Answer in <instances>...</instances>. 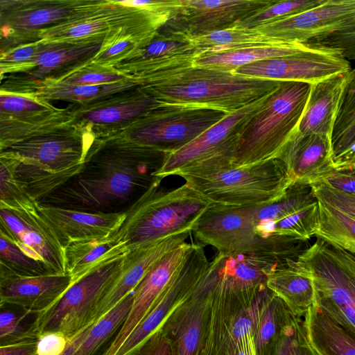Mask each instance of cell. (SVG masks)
<instances>
[{"label": "cell", "mask_w": 355, "mask_h": 355, "mask_svg": "<svg viewBox=\"0 0 355 355\" xmlns=\"http://www.w3.org/2000/svg\"><path fill=\"white\" fill-rule=\"evenodd\" d=\"M318 227V200L264 228L260 235L265 239H288L306 241L315 236Z\"/></svg>", "instance_id": "34"}, {"label": "cell", "mask_w": 355, "mask_h": 355, "mask_svg": "<svg viewBox=\"0 0 355 355\" xmlns=\"http://www.w3.org/2000/svg\"><path fill=\"white\" fill-rule=\"evenodd\" d=\"M164 153L127 139L89 150L80 171L42 200L94 213L126 212L157 180Z\"/></svg>", "instance_id": "1"}, {"label": "cell", "mask_w": 355, "mask_h": 355, "mask_svg": "<svg viewBox=\"0 0 355 355\" xmlns=\"http://www.w3.org/2000/svg\"><path fill=\"white\" fill-rule=\"evenodd\" d=\"M0 208H35V201L17 179L10 156L1 152L0 157Z\"/></svg>", "instance_id": "37"}, {"label": "cell", "mask_w": 355, "mask_h": 355, "mask_svg": "<svg viewBox=\"0 0 355 355\" xmlns=\"http://www.w3.org/2000/svg\"><path fill=\"white\" fill-rule=\"evenodd\" d=\"M312 47L313 46L309 44L297 42L250 47L205 55L196 60L194 66L234 71L246 64L302 53Z\"/></svg>", "instance_id": "29"}, {"label": "cell", "mask_w": 355, "mask_h": 355, "mask_svg": "<svg viewBox=\"0 0 355 355\" xmlns=\"http://www.w3.org/2000/svg\"><path fill=\"white\" fill-rule=\"evenodd\" d=\"M225 255L218 253L193 297L177 309L161 330L169 339L173 355H200L209 321L214 287Z\"/></svg>", "instance_id": "15"}, {"label": "cell", "mask_w": 355, "mask_h": 355, "mask_svg": "<svg viewBox=\"0 0 355 355\" xmlns=\"http://www.w3.org/2000/svg\"><path fill=\"white\" fill-rule=\"evenodd\" d=\"M293 183L311 185L322 181L336 166L331 138L297 132L279 158Z\"/></svg>", "instance_id": "24"}, {"label": "cell", "mask_w": 355, "mask_h": 355, "mask_svg": "<svg viewBox=\"0 0 355 355\" xmlns=\"http://www.w3.org/2000/svg\"><path fill=\"white\" fill-rule=\"evenodd\" d=\"M268 96L227 114L189 144L165 154L154 175L162 180L170 175L232 164L241 128L263 106Z\"/></svg>", "instance_id": "8"}, {"label": "cell", "mask_w": 355, "mask_h": 355, "mask_svg": "<svg viewBox=\"0 0 355 355\" xmlns=\"http://www.w3.org/2000/svg\"><path fill=\"white\" fill-rule=\"evenodd\" d=\"M155 181L125 212L115 234L128 250L182 232H192L196 224L213 204L185 182L164 190Z\"/></svg>", "instance_id": "4"}, {"label": "cell", "mask_w": 355, "mask_h": 355, "mask_svg": "<svg viewBox=\"0 0 355 355\" xmlns=\"http://www.w3.org/2000/svg\"><path fill=\"white\" fill-rule=\"evenodd\" d=\"M128 85L115 83L98 85H60L47 93L51 98L85 101L93 100L114 94L126 88Z\"/></svg>", "instance_id": "42"}, {"label": "cell", "mask_w": 355, "mask_h": 355, "mask_svg": "<svg viewBox=\"0 0 355 355\" xmlns=\"http://www.w3.org/2000/svg\"><path fill=\"white\" fill-rule=\"evenodd\" d=\"M294 316L283 300L271 291L263 306L254 332L257 355H272L284 327Z\"/></svg>", "instance_id": "32"}, {"label": "cell", "mask_w": 355, "mask_h": 355, "mask_svg": "<svg viewBox=\"0 0 355 355\" xmlns=\"http://www.w3.org/2000/svg\"><path fill=\"white\" fill-rule=\"evenodd\" d=\"M192 233L198 243L214 247L225 255L244 254L292 258L295 243L291 239H265L255 232L250 206H225L213 203L202 215Z\"/></svg>", "instance_id": "6"}, {"label": "cell", "mask_w": 355, "mask_h": 355, "mask_svg": "<svg viewBox=\"0 0 355 355\" xmlns=\"http://www.w3.org/2000/svg\"><path fill=\"white\" fill-rule=\"evenodd\" d=\"M39 51L34 45H26L19 47L5 56L2 62L8 63H24L31 61Z\"/></svg>", "instance_id": "53"}, {"label": "cell", "mask_w": 355, "mask_h": 355, "mask_svg": "<svg viewBox=\"0 0 355 355\" xmlns=\"http://www.w3.org/2000/svg\"><path fill=\"white\" fill-rule=\"evenodd\" d=\"M31 314L23 311L21 314L10 311H1L0 313L1 345L36 337L31 332V324H25L24 320Z\"/></svg>", "instance_id": "43"}, {"label": "cell", "mask_w": 355, "mask_h": 355, "mask_svg": "<svg viewBox=\"0 0 355 355\" xmlns=\"http://www.w3.org/2000/svg\"><path fill=\"white\" fill-rule=\"evenodd\" d=\"M275 0H179L175 16L166 25L189 37L234 26Z\"/></svg>", "instance_id": "17"}, {"label": "cell", "mask_w": 355, "mask_h": 355, "mask_svg": "<svg viewBox=\"0 0 355 355\" xmlns=\"http://www.w3.org/2000/svg\"><path fill=\"white\" fill-rule=\"evenodd\" d=\"M210 264L204 245L195 243L184 265L157 300L150 311L135 327L116 355H130L196 292Z\"/></svg>", "instance_id": "12"}, {"label": "cell", "mask_w": 355, "mask_h": 355, "mask_svg": "<svg viewBox=\"0 0 355 355\" xmlns=\"http://www.w3.org/2000/svg\"><path fill=\"white\" fill-rule=\"evenodd\" d=\"M317 201L311 185L293 183L278 200L250 206L256 233Z\"/></svg>", "instance_id": "31"}, {"label": "cell", "mask_w": 355, "mask_h": 355, "mask_svg": "<svg viewBox=\"0 0 355 355\" xmlns=\"http://www.w3.org/2000/svg\"><path fill=\"white\" fill-rule=\"evenodd\" d=\"M157 105L156 101L144 92L140 98L114 105L96 108L86 112L84 118L94 123H113L128 121L141 116Z\"/></svg>", "instance_id": "38"}, {"label": "cell", "mask_w": 355, "mask_h": 355, "mask_svg": "<svg viewBox=\"0 0 355 355\" xmlns=\"http://www.w3.org/2000/svg\"><path fill=\"white\" fill-rule=\"evenodd\" d=\"M315 236L355 255V218L320 200Z\"/></svg>", "instance_id": "33"}, {"label": "cell", "mask_w": 355, "mask_h": 355, "mask_svg": "<svg viewBox=\"0 0 355 355\" xmlns=\"http://www.w3.org/2000/svg\"><path fill=\"white\" fill-rule=\"evenodd\" d=\"M130 355H173L169 339L159 329Z\"/></svg>", "instance_id": "50"}, {"label": "cell", "mask_w": 355, "mask_h": 355, "mask_svg": "<svg viewBox=\"0 0 355 355\" xmlns=\"http://www.w3.org/2000/svg\"><path fill=\"white\" fill-rule=\"evenodd\" d=\"M180 177L212 203L236 207L272 203L293 183L280 159L245 167L225 164Z\"/></svg>", "instance_id": "5"}, {"label": "cell", "mask_w": 355, "mask_h": 355, "mask_svg": "<svg viewBox=\"0 0 355 355\" xmlns=\"http://www.w3.org/2000/svg\"><path fill=\"white\" fill-rule=\"evenodd\" d=\"M186 231L136 246L123 257L121 269L99 302L93 315L96 322L132 293L147 272L168 252L186 242Z\"/></svg>", "instance_id": "19"}, {"label": "cell", "mask_w": 355, "mask_h": 355, "mask_svg": "<svg viewBox=\"0 0 355 355\" xmlns=\"http://www.w3.org/2000/svg\"><path fill=\"white\" fill-rule=\"evenodd\" d=\"M37 337L1 345L0 355H36Z\"/></svg>", "instance_id": "51"}, {"label": "cell", "mask_w": 355, "mask_h": 355, "mask_svg": "<svg viewBox=\"0 0 355 355\" xmlns=\"http://www.w3.org/2000/svg\"><path fill=\"white\" fill-rule=\"evenodd\" d=\"M312 46L309 51L246 64L234 72L261 79L313 85L352 69L350 61L340 51Z\"/></svg>", "instance_id": "14"}, {"label": "cell", "mask_w": 355, "mask_h": 355, "mask_svg": "<svg viewBox=\"0 0 355 355\" xmlns=\"http://www.w3.org/2000/svg\"><path fill=\"white\" fill-rule=\"evenodd\" d=\"M347 73L331 76L311 85L309 99L297 132L302 135L318 134L331 138Z\"/></svg>", "instance_id": "25"}, {"label": "cell", "mask_w": 355, "mask_h": 355, "mask_svg": "<svg viewBox=\"0 0 355 355\" xmlns=\"http://www.w3.org/2000/svg\"><path fill=\"white\" fill-rule=\"evenodd\" d=\"M94 322L87 325L79 333L69 340L68 345L65 351L61 355H73L76 349L81 345Z\"/></svg>", "instance_id": "54"}, {"label": "cell", "mask_w": 355, "mask_h": 355, "mask_svg": "<svg viewBox=\"0 0 355 355\" xmlns=\"http://www.w3.org/2000/svg\"><path fill=\"white\" fill-rule=\"evenodd\" d=\"M69 340L58 332H44L37 336L36 355H61Z\"/></svg>", "instance_id": "48"}, {"label": "cell", "mask_w": 355, "mask_h": 355, "mask_svg": "<svg viewBox=\"0 0 355 355\" xmlns=\"http://www.w3.org/2000/svg\"><path fill=\"white\" fill-rule=\"evenodd\" d=\"M131 45V42L123 40L120 41L110 46L108 49L105 50L102 54L101 58H107L115 55H118L123 51H124L126 49H128Z\"/></svg>", "instance_id": "56"}, {"label": "cell", "mask_w": 355, "mask_h": 355, "mask_svg": "<svg viewBox=\"0 0 355 355\" xmlns=\"http://www.w3.org/2000/svg\"><path fill=\"white\" fill-rule=\"evenodd\" d=\"M0 230L25 253L42 263L51 274L67 273L64 248L37 207L0 208Z\"/></svg>", "instance_id": "16"}, {"label": "cell", "mask_w": 355, "mask_h": 355, "mask_svg": "<svg viewBox=\"0 0 355 355\" xmlns=\"http://www.w3.org/2000/svg\"><path fill=\"white\" fill-rule=\"evenodd\" d=\"M104 27L101 21L94 20L80 22L67 29L62 35L69 37H83L98 33Z\"/></svg>", "instance_id": "52"}, {"label": "cell", "mask_w": 355, "mask_h": 355, "mask_svg": "<svg viewBox=\"0 0 355 355\" xmlns=\"http://www.w3.org/2000/svg\"><path fill=\"white\" fill-rule=\"evenodd\" d=\"M227 114L203 108L157 104L141 115L127 140L164 154L189 144Z\"/></svg>", "instance_id": "11"}, {"label": "cell", "mask_w": 355, "mask_h": 355, "mask_svg": "<svg viewBox=\"0 0 355 355\" xmlns=\"http://www.w3.org/2000/svg\"><path fill=\"white\" fill-rule=\"evenodd\" d=\"M195 243H183L162 257L147 272L133 291V303L126 320L102 355H116L183 267Z\"/></svg>", "instance_id": "18"}, {"label": "cell", "mask_w": 355, "mask_h": 355, "mask_svg": "<svg viewBox=\"0 0 355 355\" xmlns=\"http://www.w3.org/2000/svg\"><path fill=\"white\" fill-rule=\"evenodd\" d=\"M255 28L282 42L302 44L355 31V0H324L319 6Z\"/></svg>", "instance_id": "13"}, {"label": "cell", "mask_w": 355, "mask_h": 355, "mask_svg": "<svg viewBox=\"0 0 355 355\" xmlns=\"http://www.w3.org/2000/svg\"><path fill=\"white\" fill-rule=\"evenodd\" d=\"M311 187L318 200L328 203L355 218V194L336 190L322 182L312 184Z\"/></svg>", "instance_id": "45"}, {"label": "cell", "mask_w": 355, "mask_h": 355, "mask_svg": "<svg viewBox=\"0 0 355 355\" xmlns=\"http://www.w3.org/2000/svg\"><path fill=\"white\" fill-rule=\"evenodd\" d=\"M235 355H257L254 343V336L243 341L239 345Z\"/></svg>", "instance_id": "55"}, {"label": "cell", "mask_w": 355, "mask_h": 355, "mask_svg": "<svg viewBox=\"0 0 355 355\" xmlns=\"http://www.w3.org/2000/svg\"><path fill=\"white\" fill-rule=\"evenodd\" d=\"M1 151L13 153L51 173H78L89 147L79 137L50 135L21 139Z\"/></svg>", "instance_id": "20"}, {"label": "cell", "mask_w": 355, "mask_h": 355, "mask_svg": "<svg viewBox=\"0 0 355 355\" xmlns=\"http://www.w3.org/2000/svg\"><path fill=\"white\" fill-rule=\"evenodd\" d=\"M123 257L103 265L72 284L54 306L35 316L32 334L37 337L44 332H58L69 340L94 322V311L119 273Z\"/></svg>", "instance_id": "10"}, {"label": "cell", "mask_w": 355, "mask_h": 355, "mask_svg": "<svg viewBox=\"0 0 355 355\" xmlns=\"http://www.w3.org/2000/svg\"><path fill=\"white\" fill-rule=\"evenodd\" d=\"M1 112L22 113L39 110L41 105L28 97L8 94H1L0 97Z\"/></svg>", "instance_id": "49"}, {"label": "cell", "mask_w": 355, "mask_h": 355, "mask_svg": "<svg viewBox=\"0 0 355 355\" xmlns=\"http://www.w3.org/2000/svg\"><path fill=\"white\" fill-rule=\"evenodd\" d=\"M286 262L309 275L316 298L336 306L355 327V255L317 238Z\"/></svg>", "instance_id": "9"}, {"label": "cell", "mask_w": 355, "mask_h": 355, "mask_svg": "<svg viewBox=\"0 0 355 355\" xmlns=\"http://www.w3.org/2000/svg\"><path fill=\"white\" fill-rule=\"evenodd\" d=\"M190 37L199 57L250 47L286 43L268 37L255 28L237 26Z\"/></svg>", "instance_id": "30"}, {"label": "cell", "mask_w": 355, "mask_h": 355, "mask_svg": "<svg viewBox=\"0 0 355 355\" xmlns=\"http://www.w3.org/2000/svg\"><path fill=\"white\" fill-rule=\"evenodd\" d=\"M72 284L67 273L20 277L0 266L1 305L37 315L54 306Z\"/></svg>", "instance_id": "21"}, {"label": "cell", "mask_w": 355, "mask_h": 355, "mask_svg": "<svg viewBox=\"0 0 355 355\" xmlns=\"http://www.w3.org/2000/svg\"><path fill=\"white\" fill-rule=\"evenodd\" d=\"M303 323L317 355H355V327L334 305L316 298Z\"/></svg>", "instance_id": "23"}, {"label": "cell", "mask_w": 355, "mask_h": 355, "mask_svg": "<svg viewBox=\"0 0 355 355\" xmlns=\"http://www.w3.org/2000/svg\"><path fill=\"white\" fill-rule=\"evenodd\" d=\"M129 251L116 234L108 237L75 241L64 247L67 274L73 284L103 265L119 259Z\"/></svg>", "instance_id": "26"}, {"label": "cell", "mask_w": 355, "mask_h": 355, "mask_svg": "<svg viewBox=\"0 0 355 355\" xmlns=\"http://www.w3.org/2000/svg\"><path fill=\"white\" fill-rule=\"evenodd\" d=\"M311 85L282 82L243 125L231 165L245 167L279 159L297 133Z\"/></svg>", "instance_id": "3"}, {"label": "cell", "mask_w": 355, "mask_h": 355, "mask_svg": "<svg viewBox=\"0 0 355 355\" xmlns=\"http://www.w3.org/2000/svg\"><path fill=\"white\" fill-rule=\"evenodd\" d=\"M320 182L342 192L355 194V163L336 166Z\"/></svg>", "instance_id": "46"}, {"label": "cell", "mask_w": 355, "mask_h": 355, "mask_svg": "<svg viewBox=\"0 0 355 355\" xmlns=\"http://www.w3.org/2000/svg\"><path fill=\"white\" fill-rule=\"evenodd\" d=\"M324 0H275L272 3L258 12L239 21L235 26L257 28L319 6Z\"/></svg>", "instance_id": "39"}, {"label": "cell", "mask_w": 355, "mask_h": 355, "mask_svg": "<svg viewBox=\"0 0 355 355\" xmlns=\"http://www.w3.org/2000/svg\"><path fill=\"white\" fill-rule=\"evenodd\" d=\"M68 9L60 6H46L33 9L18 15L13 24L18 28H37L64 17Z\"/></svg>", "instance_id": "44"}, {"label": "cell", "mask_w": 355, "mask_h": 355, "mask_svg": "<svg viewBox=\"0 0 355 355\" xmlns=\"http://www.w3.org/2000/svg\"><path fill=\"white\" fill-rule=\"evenodd\" d=\"M270 292L267 288L257 295L240 294L226 285L220 272L213 289L200 355H235L239 345L254 336L261 312Z\"/></svg>", "instance_id": "7"}, {"label": "cell", "mask_w": 355, "mask_h": 355, "mask_svg": "<svg viewBox=\"0 0 355 355\" xmlns=\"http://www.w3.org/2000/svg\"><path fill=\"white\" fill-rule=\"evenodd\" d=\"M122 76L114 73L87 71L73 74L64 80L61 85H98L119 83Z\"/></svg>", "instance_id": "47"}, {"label": "cell", "mask_w": 355, "mask_h": 355, "mask_svg": "<svg viewBox=\"0 0 355 355\" xmlns=\"http://www.w3.org/2000/svg\"><path fill=\"white\" fill-rule=\"evenodd\" d=\"M37 209L63 248L69 243L108 237L116 233L125 212L94 213L37 202Z\"/></svg>", "instance_id": "22"}, {"label": "cell", "mask_w": 355, "mask_h": 355, "mask_svg": "<svg viewBox=\"0 0 355 355\" xmlns=\"http://www.w3.org/2000/svg\"><path fill=\"white\" fill-rule=\"evenodd\" d=\"M133 303V292L94 322L73 355H94L126 320Z\"/></svg>", "instance_id": "35"}, {"label": "cell", "mask_w": 355, "mask_h": 355, "mask_svg": "<svg viewBox=\"0 0 355 355\" xmlns=\"http://www.w3.org/2000/svg\"><path fill=\"white\" fill-rule=\"evenodd\" d=\"M98 47L95 44L50 47L39 51L31 61L39 67V70L48 71L88 55Z\"/></svg>", "instance_id": "41"}, {"label": "cell", "mask_w": 355, "mask_h": 355, "mask_svg": "<svg viewBox=\"0 0 355 355\" xmlns=\"http://www.w3.org/2000/svg\"><path fill=\"white\" fill-rule=\"evenodd\" d=\"M331 139L335 166L355 163V69L346 75Z\"/></svg>", "instance_id": "28"}, {"label": "cell", "mask_w": 355, "mask_h": 355, "mask_svg": "<svg viewBox=\"0 0 355 355\" xmlns=\"http://www.w3.org/2000/svg\"><path fill=\"white\" fill-rule=\"evenodd\" d=\"M282 81L193 66L146 84L159 105L233 113L272 93Z\"/></svg>", "instance_id": "2"}, {"label": "cell", "mask_w": 355, "mask_h": 355, "mask_svg": "<svg viewBox=\"0 0 355 355\" xmlns=\"http://www.w3.org/2000/svg\"><path fill=\"white\" fill-rule=\"evenodd\" d=\"M272 355H317L308 340L302 318L294 316L284 327Z\"/></svg>", "instance_id": "40"}, {"label": "cell", "mask_w": 355, "mask_h": 355, "mask_svg": "<svg viewBox=\"0 0 355 355\" xmlns=\"http://www.w3.org/2000/svg\"><path fill=\"white\" fill-rule=\"evenodd\" d=\"M266 285L297 317L304 316L315 303L316 292L312 278L286 260L269 274Z\"/></svg>", "instance_id": "27"}, {"label": "cell", "mask_w": 355, "mask_h": 355, "mask_svg": "<svg viewBox=\"0 0 355 355\" xmlns=\"http://www.w3.org/2000/svg\"><path fill=\"white\" fill-rule=\"evenodd\" d=\"M0 266L20 277H35L51 274L42 263L25 253L8 234L1 230Z\"/></svg>", "instance_id": "36"}]
</instances>
